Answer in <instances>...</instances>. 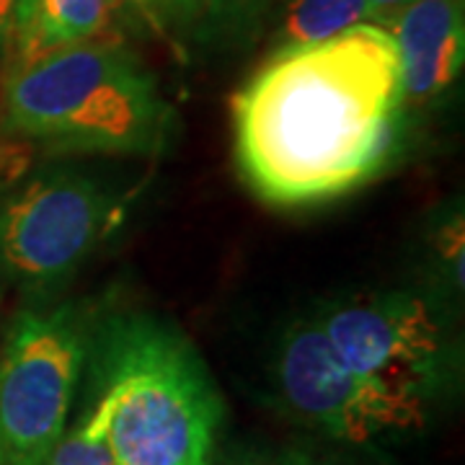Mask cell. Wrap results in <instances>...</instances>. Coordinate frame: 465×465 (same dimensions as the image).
Masks as SVG:
<instances>
[{"mask_svg":"<svg viewBox=\"0 0 465 465\" xmlns=\"http://www.w3.org/2000/svg\"><path fill=\"white\" fill-rule=\"evenodd\" d=\"M406 109L393 34L360 24L272 52L232 99L235 158L269 204L339 200L393 161Z\"/></svg>","mask_w":465,"mask_h":465,"instance_id":"6da1fadb","label":"cell"},{"mask_svg":"<svg viewBox=\"0 0 465 465\" xmlns=\"http://www.w3.org/2000/svg\"><path fill=\"white\" fill-rule=\"evenodd\" d=\"M3 127L57 153L155 155L173 133V112L133 52L91 39L11 63Z\"/></svg>","mask_w":465,"mask_h":465,"instance_id":"7a4b0ae2","label":"cell"},{"mask_svg":"<svg viewBox=\"0 0 465 465\" xmlns=\"http://www.w3.org/2000/svg\"><path fill=\"white\" fill-rule=\"evenodd\" d=\"M99 403L119 465H213L223 406L197 349L148 313L96 333Z\"/></svg>","mask_w":465,"mask_h":465,"instance_id":"3957f363","label":"cell"},{"mask_svg":"<svg viewBox=\"0 0 465 465\" xmlns=\"http://www.w3.org/2000/svg\"><path fill=\"white\" fill-rule=\"evenodd\" d=\"M127 217V194L75 168H50L0 197V280L52 292Z\"/></svg>","mask_w":465,"mask_h":465,"instance_id":"277c9868","label":"cell"},{"mask_svg":"<svg viewBox=\"0 0 465 465\" xmlns=\"http://www.w3.org/2000/svg\"><path fill=\"white\" fill-rule=\"evenodd\" d=\"M333 351L351 370L432 403L455 385L460 341L452 305L432 290H382L318 316Z\"/></svg>","mask_w":465,"mask_h":465,"instance_id":"5b68a950","label":"cell"},{"mask_svg":"<svg viewBox=\"0 0 465 465\" xmlns=\"http://www.w3.org/2000/svg\"><path fill=\"white\" fill-rule=\"evenodd\" d=\"M73 305L21 311L0 351V465H42L67 430L85 354Z\"/></svg>","mask_w":465,"mask_h":465,"instance_id":"8992f818","label":"cell"},{"mask_svg":"<svg viewBox=\"0 0 465 465\" xmlns=\"http://www.w3.org/2000/svg\"><path fill=\"white\" fill-rule=\"evenodd\" d=\"M274 378L300 421L344 445H375L416 432L427 421L430 403L351 370L333 351L318 318L300 321L284 333Z\"/></svg>","mask_w":465,"mask_h":465,"instance_id":"52a82bcc","label":"cell"},{"mask_svg":"<svg viewBox=\"0 0 465 465\" xmlns=\"http://www.w3.org/2000/svg\"><path fill=\"white\" fill-rule=\"evenodd\" d=\"M406 106H430L452 91L465 63L463 0H414L391 21Z\"/></svg>","mask_w":465,"mask_h":465,"instance_id":"ba28073f","label":"cell"},{"mask_svg":"<svg viewBox=\"0 0 465 465\" xmlns=\"http://www.w3.org/2000/svg\"><path fill=\"white\" fill-rule=\"evenodd\" d=\"M280 0H161L153 29L163 32L183 54H235L251 50Z\"/></svg>","mask_w":465,"mask_h":465,"instance_id":"9c48e42d","label":"cell"},{"mask_svg":"<svg viewBox=\"0 0 465 465\" xmlns=\"http://www.w3.org/2000/svg\"><path fill=\"white\" fill-rule=\"evenodd\" d=\"M114 16L112 0H18L11 63L104 39Z\"/></svg>","mask_w":465,"mask_h":465,"instance_id":"30bf717a","label":"cell"},{"mask_svg":"<svg viewBox=\"0 0 465 465\" xmlns=\"http://www.w3.org/2000/svg\"><path fill=\"white\" fill-rule=\"evenodd\" d=\"M274 50L316 45L360 24H375L367 0H280Z\"/></svg>","mask_w":465,"mask_h":465,"instance_id":"8fae6325","label":"cell"},{"mask_svg":"<svg viewBox=\"0 0 465 465\" xmlns=\"http://www.w3.org/2000/svg\"><path fill=\"white\" fill-rule=\"evenodd\" d=\"M424 249L432 292L455 305V300L463 298L465 287V215L460 200L450 202L432 217L424 232Z\"/></svg>","mask_w":465,"mask_h":465,"instance_id":"7c38bea8","label":"cell"},{"mask_svg":"<svg viewBox=\"0 0 465 465\" xmlns=\"http://www.w3.org/2000/svg\"><path fill=\"white\" fill-rule=\"evenodd\" d=\"M42 465H119L106 437V414L99 401L78 427L65 430Z\"/></svg>","mask_w":465,"mask_h":465,"instance_id":"4fadbf2b","label":"cell"},{"mask_svg":"<svg viewBox=\"0 0 465 465\" xmlns=\"http://www.w3.org/2000/svg\"><path fill=\"white\" fill-rule=\"evenodd\" d=\"M29 161H32V143L14 134L0 140V189L14 186L26 173Z\"/></svg>","mask_w":465,"mask_h":465,"instance_id":"5bb4252c","label":"cell"},{"mask_svg":"<svg viewBox=\"0 0 465 465\" xmlns=\"http://www.w3.org/2000/svg\"><path fill=\"white\" fill-rule=\"evenodd\" d=\"M158 3L161 0H112L114 5V14H130V16L140 18L153 26V18H155V11H158Z\"/></svg>","mask_w":465,"mask_h":465,"instance_id":"9a60e30c","label":"cell"},{"mask_svg":"<svg viewBox=\"0 0 465 465\" xmlns=\"http://www.w3.org/2000/svg\"><path fill=\"white\" fill-rule=\"evenodd\" d=\"M409 3H414V0H367V5L372 11V21L378 26H385V29L391 26V21L399 16Z\"/></svg>","mask_w":465,"mask_h":465,"instance_id":"2e32d148","label":"cell"},{"mask_svg":"<svg viewBox=\"0 0 465 465\" xmlns=\"http://www.w3.org/2000/svg\"><path fill=\"white\" fill-rule=\"evenodd\" d=\"M18 0H0V54L11 50L14 24H16Z\"/></svg>","mask_w":465,"mask_h":465,"instance_id":"e0dca14e","label":"cell"}]
</instances>
